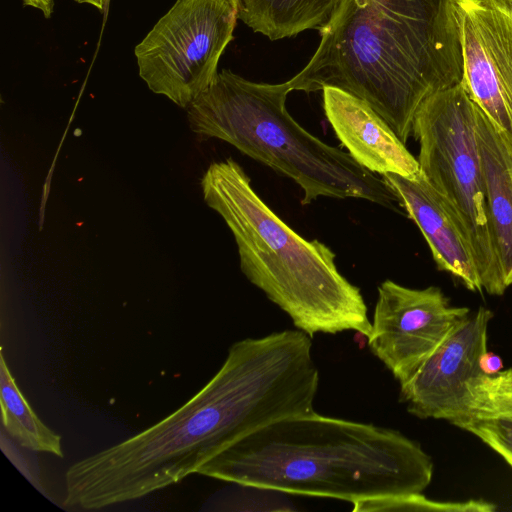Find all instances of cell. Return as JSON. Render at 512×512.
Masks as SVG:
<instances>
[{"mask_svg": "<svg viewBox=\"0 0 512 512\" xmlns=\"http://www.w3.org/2000/svg\"><path fill=\"white\" fill-rule=\"evenodd\" d=\"M237 19L233 0H176L135 46L139 76L187 109L217 75Z\"/></svg>", "mask_w": 512, "mask_h": 512, "instance_id": "7", "label": "cell"}, {"mask_svg": "<svg viewBox=\"0 0 512 512\" xmlns=\"http://www.w3.org/2000/svg\"><path fill=\"white\" fill-rule=\"evenodd\" d=\"M0 405L2 423L16 442L29 450L63 457L61 436L37 416L19 389L1 353Z\"/></svg>", "mask_w": 512, "mask_h": 512, "instance_id": "16", "label": "cell"}, {"mask_svg": "<svg viewBox=\"0 0 512 512\" xmlns=\"http://www.w3.org/2000/svg\"><path fill=\"white\" fill-rule=\"evenodd\" d=\"M476 104L460 83L428 97L418 108L412 135L419 143L421 173L462 223L483 290L506 291L492 246L485 185L476 136Z\"/></svg>", "mask_w": 512, "mask_h": 512, "instance_id": "6", "label": "cell"}, {"mask_svg": "<svg viewBox=\"0 0 512 512\" xmlns=\"http://www.w3.org/2000/svg\"><path fill=\"white\" fill-rule=\"evenodd\" d=\"M77 3L80 4H89L95 8H97L100 11L105 10L107 7V4L109 0H75Z\"/></svg>", "mask_w": 512, "mask_h": 512, "instance_id": "19", "label": "cell"}, {"mask_svg": "<svg viewBox=\"0 0 512 512\" xmlns=\"http://www.w3.org/2000/svg\"><path fill=\"white\" fill-rule=\"evenodd\" d=\"M321 91L327 120L361 166L380 176L392 173L412 178L419 174L417 158L367 102L333 86Z\"/></svg>", "mask_w": 512, "mask_h": 512, "instance_id": "12", "label": "cell"}, {"mask_svg": "<svg viewBox=\"0 0 512 512\" xmlns=\"http://www.w3.org/2000/svg\"><path fill=\"white\" fill-rule=\"evenodd\" d=\"M320 43L289 81L333 86L367 102L406 143L431 95L462 79L459 0H339Z\"/></svg>", "mask_w": 512, "mask_h": 512, "instance_id": "2", "label": "cell"}, {"mask_svg": "<svg viewBox=\"0 0 512 512\" xmlns=\"http://www.w3.org/2000/svg\"><path fill=\"white\" fill-rule=\"evenodd\" d=\"M493 312L479 307L456 327L400 385V401L421 419L448 421L458 409L471 380L483 373L488 352V328Z\"/></svg>", "mask_w": 512, "mask_h": 512, "instance_id": "10", "label": "cell"}, {"mask_svg": "<svg viewBox=\"0 0 512 512\" xmlns=\"http://www.w3.org/2000/svg\"><path fill=\"white\" fill-rule=\"evenodd\" d=\"M460 84L512 138V0H459Z\"/></svg>", "mask_w": 512, "mask_h": 512, "instance_id": "9", "label": "cell"}, {"mask_svg": "<svg viewBox=\"0 0 512 512\" xmlns=\"http://www.w3.org/2000/svg\"><path fill=\"white\" fill-rule=\"evenodd\" d=\"M300 410L299 386L284 358L261 340L242 339L176 411L73 463L65 473L63 504L98 510L142 498L198 473L242 438Z\"/></svg>", "mask_w": 512, "mask_h": 512, "instance_id": "1", "label": "cell"}, {"mask_svg": "<svg viewBox=\"0 0 512 512\" xmlns=\"http://www.w3.org/2000/svg\"><path fill=\"white\" fill-rule=\"evenodd\" d=\"M433 471L431 456L401 432L314 411L256 430L197 474L244 487L354 504L421 494Z\"/></svg>", "mask_w": 512, "mask_h": 512, "instance_id": "3", "label": "cell"}, {"mask_svg": "<svg viewBox=\"0 0 512 512\" xmlns=\"http://www.w3.org/2000/svg\"><path fill=\"white\" fill-rule=\"evenodd\" d=\"M381 177L418 226L438 269L450 273L468 290L483 293L473 249L462 223L421 171L412 178L392 173Z\"/></svg>", "mask_w": 512, "mask_h": 512, "instance_id": "11", "label": "cell"}, {"mask_svg": "<svg viewBox=\"0 0 512 512\" xmlns=\"http://www.w3.org/2000/svg\"><path fill=\"white\" fill-rule=\"evenodd\" d=\"M368 347L400 385L470 314L436 286L414 289L392 280L378 286Z\"/></svg>", "mask_w": 512, "mask_h": 512, "instance_id": "8", "label": "cell"}, {"mask_svg": "<svg viewBox=\"0 0 512 512\" xmlns=\"http://www.w3.org/2000/svg\"><path fill=\"white\" fill-rule=\"evenodd\" d=\"M503 369L502 360L498 355L488 351L483 357L482 370L483 373L493 374Z\"/></svg>", "mask_w": 512, "mask_h": 512, "instance_id": "18", "label": "cell"}, {"mask_svg": "<svg viewBox=\"0 0 512 512\" xmlns=\"http://www.w3.org/2000/svg\"><path fill=\"white\" fill-rule=\"evenodd\" d=\"M206 204L230 229L246 278L284 311L296 329L371 332L360 289L338 270L334 252L307 240L261 199L232 158L212 163L201 179Z\"/></svg>", "mask_w": 512, "mask_h": 512, "instance_id": "4", "label": "cell"}, {"mask_svg": "<svg viewBox=\"0 0 512 512\" xmlns=\"http://www.w3.org/2000/svg\"><path fill=\"white\" fill-rule=\"evenodd\" d=\"M235 2V4L237 5V0H233Z\"/></svg>", "mask_w": 512, "mask_h": 512, "instance_id": "20", "label": "cell"}, {"mask_svg": "<svg viewBox=\"0 0 512 512\" xmlns=\"http://www.w3.org/2000/svg\"><path fill=\"white\" fill-rule=\"evenodd\" d=\"M291 91L289 81L254 82L222 69L187 108L189 126L293 180L303 205L319 197L356 198L395 209L398 200L382 177L295 121L286 108Z\"/></svg>", "mask_w": 512, "mask_h": 512, "instance_id": "5", "label": "cell"}, {"mask_svg": "<svg viewBox=\"0 0 512 512\" xmlns=\"http://www.w3.org/2000/svg\"><path fill=\"white\" fill-rule=\"evenodd\" d=\"M475 113L490 238L508 288L512 285V138L477 105Z\"/></svg>", "mask_w": 512, "mask_h": 512, "instance_id": "13", "label": "cell"}, {"mask_svg": "<svg viewBox=\"0 0 512 512\" xmlns=\"http://www.w3.org/2000/svg\"><path fill=\"white\" fill-rule=\"evenodd\" d=\"M448 422L476 436L512 467V366L471 380Z\"/></svg>", "mask_w": 512, "mask_h": 512, "instance_id": "14", "label": "cell"}, {"mask_svg": "<svg viewBox=\"0 0 512 512\" xmlns=\"http://www.w3.org/2000/svg\"><path fill=\"white\" fill-rule=\"evenodd\" d=\"M338 3L339 0H237L238 19L275 41L305 30L320 32Z\"/></svg>", "mask_w": 512, "mask_h": 512, "instance_id": "15", "label": "cell"}, {"mask_svg": "<svg viewBox=\"0 0 512 512\" xmlns=\"http://www.w3.org/2000/svg\"><path fill=\"white\" fill-rule=\"evenodd\" d=\"M496 506L483 499L466 501H436L421 494L376 498L353 504V511H445V512H491Z\"/></svg>", "mask_w": 512, "mask_h": 512, "instance_id": "17", "label": "cell"}]
</instances>
